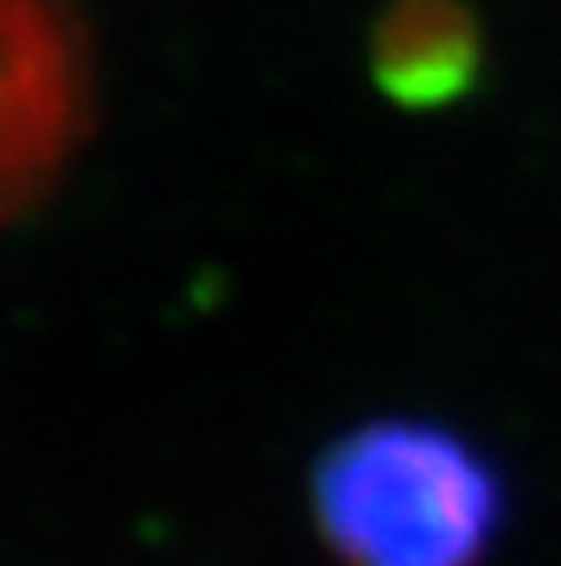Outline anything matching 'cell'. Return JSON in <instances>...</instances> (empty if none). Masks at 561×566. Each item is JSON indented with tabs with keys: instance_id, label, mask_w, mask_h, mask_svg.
Wrapping results in <instances>:
<instances>
[{
	"instance_id": "7a4b0ae2",
	"label": "cell",
	"mask_w": 561,
	"mask_h": 566,
	"mask_svg": "<svg viewBox=\"0 0 561 566\" xmlns=\"http://www.w3.org/2000/svg\"><path fill=\"white\" fill-rule=\"evenodd\" d=\"M93 115V62L71 0H0V221L71 164Z\"/></svg>"
},
{
	"instance_id": "6da1fadb",
	"label": "cell",
	"mask_w": 561,
	"mask_h": 566,
	"mask_svg": "<svg viewBox=\"0 0 561 566\" xmlns=\"http://www.w3.org/2000/svg\"><path fill=\"white\" fill-rule=\"evenodd\" d=\"M314 513L349 566H477L499 526V486L455 433L380 420L322 451Z\"/></svg>"
},
{
	"instance_id": "3957f363",
	"label": "cell",
	"mask_w": 561,
	"mask_h": 566,
	"mask_svg": "<svg viewBox=\"0 0 561 566\" xmlns=\"http://www.w3.org/2000/svg\"><path fill=\"white\" fill-rule=\"evenodd\" d=\"M371 71L402 106H442L477 75V27L459 0H389L371 31Z\"/></svg>"
}]
</instances>
